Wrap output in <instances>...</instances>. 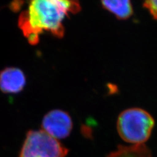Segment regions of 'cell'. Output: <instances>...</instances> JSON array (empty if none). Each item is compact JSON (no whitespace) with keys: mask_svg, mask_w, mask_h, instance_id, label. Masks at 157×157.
<instances>
[{"mask_svg":"<svg viewBox=\"0 0 157 157\" xmlns=\"http://www.w3.org/2000/svg\"><path fill=\"white\" fill-rule=\"evenodd\" d=\"M80 10L79 3L75 1L35 0L30 2L26 11L21 13L18 26L28 42L36 45L43 31L62 37L64 34L63 19L70 13L75 14Z\"/></svg>","mask_w":157,"mask_h":157,"instance_id":"6da1fadb","label":"cell"},{"mask_svg":"<svg viewBox=\"0 0 157 157\" xmlns=\"http://www.w3.org/2000/svg\"><path fill=\"white\" fill-rule=\"evenodd\" d=\"M102 7L111 12L120 20H126L133 14L132 3L128 0L124 1H102Z\"/></svg>","mask_w":157,"mask_h":157,"instance_id":"8992f818","label":"cell"},{"mask_svg":"<svg viewBox=\"0 0 157 157\" xmlns=\"http://www.w3.org/2000/svg\"><path fill=\"white\" fill-rule=\"evenodd\" d=\"M73 128L72 119L67 112L54 109L48 112L42 120V129L56 140L70 136Z\"/></svg>","mask_w":157,"mask_h":157,"instance_id":"277c9868","label":"cell"},{"mask_svg":"<svg viewBox=\"0 0 157 157\" xmlns=\"http://www.w3.org/2000/svg\"><path fill=\"white\" fill-rule=\"evenodd\" d=\"M107 157H151V153L145 144L130 146L121 145Z\"/></svg>","mask_w":157,"mask_h":157,"instance_id":"52a82bcc","label":"cell"},{"mask_svg":"<svg viewBox=\"0 0 157 157\" xmlns=\"http://www.w3.org/2000/svg\"><path fill=\"white\" fill-rule=\"evenodd\" d=\"M144 7L149 11L155 19L157 20V0H150L144 3Z\"/></svg>","mask_w":157,"mask_h":157,"instance_id":"ba28073f","label":"cell"},{"mask_svg":"<svg viewBox=\"0 0 157 157\" xmlns=\"http://www.w3.org/2000/svg\"><path fill=\"white\" fill-rule=\"evenodd\" d=\"M155 120L148 112L140 108H130L118 117L117 129L120 137L132 145L144 144L151 136Z\"/></svg>","mask_w":157,"mask_h":157,"instance_id":"7a4b0ae2","label":"cell"},{"mask_svg":"<svg viewBox=\"0 0 157 157\" xmlns=\"http://www.w3.org/2000/svg\"><path fill=\"white\" fill-rule=\"evenodd\" d=\"M68 149L43 130L29 131L19 157H66Z\"/></svg>","mask_w":157,"mask_h":157,"instance_id":"3957f363","label":"cell"},{"mask_svg":"<svg viewBox=\"0 0 157 157\" xmlns=\"http://www.w3.org/2000/svg\"><path fill=\"white\" fill-rule=\"evenodd\" d=\"M26 82L25 75L18 68L8 67L0 73V89L5 93L16 94L21 92Z\"/></svg>","mask_w":157,"mask_h":157,"instance_id":"5b68a950","label":"cell"}]
</instances>
